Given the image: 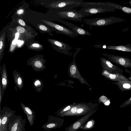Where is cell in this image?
Instances as JSON below:
<instances>
[{"label": "cell", "mask_w": 131, "mask_h": 131, "mask_svg": "<svg viewBox=\"0 0 131 131\" xmlns=\"http://www.w3.org/2000/svg\"><path fill=\"white\" fill-rule=\"evenodd\" d=\"M26 122V119H24L23 121L20 125L16 131H23L25 129V125Z\"/></svg>", "instance_id": "obj_28"}, {"label": "cell", "mask_w": 131, "mask_h": 131, "mask_svg": "<svg viewBox=\"0 0 131 131\" xmlns=\"http://www.w3.org/2000/svg\"><path fill=\"white\" fill-rule=\"evenodd\" d=\"M20 105L24 113L26 115L30 126H33L35 119V113L29 106H26L23 103L21 102Z\"/></svg>", "instance_id": "obj_16"}, {"label": "cell", "mask_w": 131, "mask_h": 131, "mask_svg": "<svg viewBox=\"0 0 131 131\" xmlns=\"http://www.w3.org/2000/svg\"><path fill=\"white\" fill-rule=\"evenodd\" d=\"M23 131H25V129H24Z\"/></svg>", "instance_id": "obj_42"}, {"label": "cell", "mask_w": 131, "mask_h": 131, "mask_svg": "<svg viewBox=\"0 0 131 131\" xmlns=\"http://www.w3.org/2000/svg\"><path fill=\"white\" fill-rule=\"evenodd\" d=\"M111 61L125 68H131V59L130 58L120 56L103 53Z\"/></svg>", "instance_id": "obj_9"}, {"label": "cell", "mask_w": 131, "mask_h": 131, "mask_svg": "<svg viewBox=\"0 0 131 131\" xmlns=\"http://www.w3.org/2000/svg\"><path fill=\"white\" fill-rule=\"evenodd\" d=\"M76 71V67L75 65H72L70 67V71L71 73L73 74H75Z\"/></svg>", "instance_id": "obj_30"}, {"label": "cell", "mask_w": 131, "mask_h": 131, "mask_svg": "<svg viewBox=\"0 0 131 131\" xmlns=\"http://www.w3.org/2000/svg\"><path fill=\"white\" fill-rule=\"evenodd\" d=\"M41 21L52 27L58 33L73 38H77L79 36L75 32L64 26L43 19Z\"/></svg>", "instance_id": "obj_6"}, {"label": "cell", "mask_w": 131, "mask_h": 131, "mask_svg": "<svg viewBox=\"0 0 131 131\" xmlns=\"http://www.w3.org/2000/svg\"><path fill=\"white\" fill-rule=\"evenodd\" d=\"M37 27L40 30L46 31H49L50 30L45 26L41 24H38Z\"/></svg>", "instance_id": "obj_29"}, {"label": "cell", "mask_w": 131, "mask_h": 131, "mask_svg": "<svg viewBox=\"0 0 131 131\" xmlns=\"http://www.w3.org/2000/svg\"><path fill=\"white\" fill-rule=\"evenodd\" d=\"M17 43L18 45H20L22 44L23 43V41L20 40H18Z\"/></svg>", "instance_id": "obj_36"}, {"label": "cell", "mask_w": 131, "mask_h": 131, "mask_svg": "<svg viewBox=\"0 0 131 131\" xmlns=\"http://www.w3.org/2000/svg\"><path fill=\"white\" fill-rule=\"evenodd\" d=\"M58 19V20L59 22L68 27L71 30L78 34L79 35L90 36L92 35L88 31L81 27L75 25L67 21Z\"/></svg>", "instance_id": "obj_13"}, {"label": "cell", "mask_w": 131, "mask_h": 131, "mask_svg": "<svg viewBox=\"0 0 131 131\" xmlns=\"http://www.w3.org/2000/svg\"><path fill=\"white\" fill-rule=\"evenodd\" d=\"M85 2L83 0H59L53 1L49 6L57 10L58 11L63 12L72 10L73 8L84 6Z\"/></svg>", "instance_id": "obj_2"}, {"label": "cell", "mask_w": 131, "mask_h": 131, "mask_svg": "<svg viewBox=\"0 0 131 131\" xmlns=\"http://www.w3.org/2000/svg\"><path fill=\"white\" fill-rule=\"evenodd\" d=\"M24 12V10L22 9H18L17 11V13L18 14H21L23 13Z\"/></svg>", "instance_id": "obj_35"}, {"label": "cell", "mask_w": 131, "mask_h": 131, "mask_svg": "<svg viewBox=\"0 0 131 131\" xmlns=\"http://www.w3.org/2000/svg\"><path fill=\"white\" fill-rule=\"evenodd\" d=\"M1 78L0 84L2 89L3 91L4 94L8 83V80L6 67L5 63H4L1 69Z\"/></svg>", "instance_id": "obj_15"}, {"label": "cell", "mask_w": 131, "mask_h": 131, "mask_svg": "<svg viewBox=\"0 0 131 131\" xmlns=\"http://www.w3.org/2000/svg\"><path fill=\"white\" fill-rule=\"evenodd\" d=\"M46 131H51L50 129H48Z\"/></svg>", "instance_id": "obj_41"}, {"label": "cell", "mask_w": 131, "mask_h": 131, "mask_svg": "<svg viewBox=\"0 0 131 131\" xmlns=\"http://www.w3.org/2000/svg\"><path fill=\"white\" fill-rule=\"evenodd\" d=\"M46 61L42 56L39 55L30 59L27 61V64L31 66L33 70L39 72L43 70L45 68L46 66L45 64Z\"/></svg>", "instance_id": "obj_7"}, {"label": "cell", "mask_w": 131, "mask_h": 131, "mask_svg": "<svg viewBox=\"0 0 131 131\" xmlns=\"http://www.w3.org/2000/svg\"><path fill=\"white\" fill-rule=\"evenodd\" d=\"M4 95L3 93L1 85L0 84V107L1 106V102L3 96Z\"/></svg>", "instance_id": "obj_31"}, {"label": "cell", "mask_w": 131, "mask_h": 131, "mask_svg": "<svg viewBox=\"0 0 131 131\" xmlns=\"http://www.w3.org/2000/svg\"><path fill=\"white\" fill-rule=\"evenodd\" d=\"M47 121V122L41 127L46 130L60 128L63 126L64 120L58 117L49 115Z\"/></svg>", "instance_id": "obj_8"}, {"label": "cell", "mask_w": 131, "mask_h": 131, "mask_svg": "<svg viewBox=\"0 0 131 131\" xmlns=\"http://www.w3.org/2000/svg\"><path fill=\"white\" fill-rule=\"evenodd\" d=\"M89 7H85L78 10V12L85 17L98 13L113 12L115 9L108 4L106 2H89Z\"/></svg>", "instance_id": "obj_1"}, {"label": "cell", "mask_w": 131, "mask_h": 131, "mask_svg": "<svg viewBox=\"0 0 131 131\" xmlns=\"http://www.w3.org/2000/svg\"><path fill=\"white\" fill-rule=\"evenodd\" d=\"M131 104V97L124 102L119 106V108H124Z\"/></svg>", "instance_id": "obj_27"}, {"label": "cell", "mask_w": 131, "mask_h": 131, "mask_svg": "<svg viewBox=\"0 0 131 131\" xmlns=\"http://www.w3.org/2000/svg\"><path fill=\"white\" fill-rule=\"evenodd\" d=\"M34 48H36V49H37V48H39L40 47V45L37 43H34L31 45Z\"/></svg>", "instance_id": "obj_33"}, {"label": "cell", "mask_w": 131, "mask_h": 131, "mask_svg": "<svg viewBox=\"0 0 131 131\" xmlns=\"http://www.w3.org/2000/svg\"><path fill=\"white\" fill-rule=\"evenodd\" d=\"M97 110H92L87 113L83 117L67 127L65 131H77Z\"/></svg>", "instance_id": "obj_10"}, {"label": "cell", "mask_w": 131, "mask_h": 131, "mask_svg": "<svg viewBox=\"0 0 131 131\" xmlns=\"http://www.w3.org/2000/svg\"><path fill=\"white\" fill-rule=\"evenodd\" d=\"M72 107L71 105H69L63 109L60 110L56 113L57 115L59 116L60 115L69 110Z\"/></svg>", "instance_id": "obj_26"}, {"label": "cell", "mask_w": 131, "mask_h": 131, "mask_svg": "<svg viewBox=\"0 0 131 131\" xmlns=\"http://www.w3.org/2000/svg\"><path fill=\"white\" fill-rule=\"evenodd\" d=\"M127 128L129 131H131V125L130 126L127 127Z\"/></svg>", "instance_id": "obj_40"}, {"label": "cell", "mask_w": 131, "mask_h": 131, "mask_svg": "<svg viewBox=\"0 0 131 131\" xmlns=\"http://www.w3.org/2000/svg\"><path fill=\"white\" fill-rule=\"evenodd\" d=\"M0 131H8L7 124L11 117L15 114L16 111L6 106L2 110L0 107Z\"/></svg>", "instance_id": "obj_4"}, {"label": "cell", "mask_w": 131, "mask_h": 131, "mask_svg": "<svg viewBox=\"0 0 131 131\" xmlns=\"http://www.w3.org/2000/svg\"><path fill=\"white\" fill-rule=\"evenodd\" d=\"M102 60L105 68L108 72L112 74H122L123 71L120 68L111 63L109 60L103 58Z\"/></svg>", "instance_id": "obj_14"}, {"label": "cell", "mask_w": 131, "mask_h": 131, "mask_svg": "<svg viewBox=\"0 0 131 131\" xmlns=\"http://www.w3.org/2000/svg\"><path fill=\"white\" fill-rule=\"evenodd\" d=\"M48 40L59 51L67 54L69 51L72 48L71 46L67 43L54 39L48 38Z\"/></svg>", "instance_id": "obj_11"}, {"label": "cell", "mask_w": 131, "mask_h": 131, "mask_svg": "<svg viewBox=\"0 0 131 131\" xmlns=\"http://www.w3.org/2000/svg\"><path fill=\"white\" fill-rule=\"evenodd\" d=\"M84 21L86 24L89 25L91 29L93 26L103 27L115 23L126 21V20L121 18L112 16L106 18H96L92 19L84 18Z\"/></svg>", "instance_id": "obj_3"}, {"label": "cell", "mask_w": 131, "mask_h": 131, "mask_svg": "<svg viewBox=\"0 0 131 131\" xmlns=\"http://www.w3.org/2000/svg\"><path fill=\"white\" fill-rule=\"evenodd\" d=\"M19 35V33L18 32L16 33L15 34V39L17 40L18 39Z\"/></svg>", "instance_id": "obj_37"}, {"label": "cell", "mask_w": 131, "mask_h": 131, "mask_svg": "<svg viewBox=\"0 0 131 131\" xmlns=\"http://www.w3.org/2000/svg\"><path fill=\"white\" fill-rule=\"evenodd\" d=\"M106 3L108 4L113 7L115 9L121 10L125 13L131 14V8L109 2Z\"/></svg>", "instance_id": "obj_21"}, {"label": "cell", "mask_w": 131, "mask_h": 131, "mask_svg": "<svg viewBox=\"0 0 131 131\" xmlns=\"http://www.w3.org/2000/svg\"><path fill=\"white\" fill-rule=\"evenodd\" d=\"M57 14L59 18L75 21H81L85 17L78 10L73 9L69 11L57 12Z\"/></svg>", "instance_id": "obj_5"}, {"label": "cell", "mask_w": 131, "mask_h": 131, "mask_svg": "<svg viewBox=\"0 0 131 131\" xmlns=\"http://www.w3.org/2000/svg\"><path fill=\"white\" fill-rule=\"evenodd\" d=\"M18 22L20 25L23 26H24L26 24L25 23L22 19H19Z\"/></svg>", "instance_id": "obj_34"}, {"label": "cell", "mask_w": 131, "mask_h": 131, "mask_svg": "<svg viewBox=\"0 0 131 131\" xmlns=\"http://www.w3.org/2000/svg\"><path fill=\"white\" fill-rule=\"evenodd\" d=\"M95 123V121L92 119L88 120L81 126L80 128L84 130L91 129L94 126Z\"/></svg>", "instance_id": "obj_24"}, {"label": "cell", "mask_w": 131, "mask_h": 131, "mask_svg": "<svg viewBox=\"0 0 131 131\" xmlns=\"http://www.w3.org/2000/svg\"><path fill=\"white\" fill-rule=\"evenodd\" d=\"M113 83L117 85L122 92L125 91H131V80H121Z\"/></svg>", "instance_id": "obj_18"}, {"label": "cell", "mask_w": 131, "mask_h": 131, "mask_svg": "<svg viewBox=\"0 0 131 131\" xmlns=\"http://www.w3.org/2000/svg\"><path fill=\"white\" fill-rule=\"evenodd\" d=\"M13 75L15 84L18 88L21 90L24 84L22 76L19 72L15 70L13 71Z\"/></svg>", "instance_id": "obj_20"}, {"label": "cell", "mask_w": 131, "mask_h": 131, "mask_svg": "<svg viewBox=\"0 0 131 131\" xmlns=\"http://www.w3.org/2000/svg\"><path fill=\"white\" fill-rule=\"evenodd\" d=\"M17 40L15 39L13 41L12 44L13 45H15L16 43H17Z\"/></svg>", "instance_id": "obj_38"}, {"label": "cell", "mask_w": 131, "mask_h": 131, "mask_svg": "<svg viewBox=\"0 0 131 131\" xmlns=\"http://www.w3.org/2000/svg\"><path fill=\"white\" fill-rule=\"evenodd\" d=\"M104 75L109 79L113 81H118L121 80H127L128 78L122 74H112L108 72L106 70L103 72Z\"/></svg>", "instance_id": "obj_17"}, {"label": "cell", "mask_w": 131, "mask_h": 131, "mask_svg": "<svg viewBox=\"0 0 131 131\" xmlns=\"http://www.w3.org/2000/svg\"><path fill=\"white\" fill-rule=\"evenodd\" d=\"M24 120L21 116L14 115L11 117L7 124L8 131H16Z\"/></svg>", "instance_id": "obj_12"}, {"label": "cell", "mask_w": 131, "mask_h": 131, "mask_svg": "<svg viewBox=\"0 0 131 131\" xmlns=\"http://www.w3.org/2000/svg\"><path fill=\"white\" fill-rule=\"evenodd\" d=\"M16 29L18 32L20 34L23 33L25 32V30L24 28L20 26L18 27Z\"/></svg>", "instance_id": "obj_32"}, {"label": "cell", "mask_w": 131, "mask_h": 131, "mask_svg": "<svg viewBox=\"0 0 131 131\" xmlns=\"http://www.w3.org/2000/svg\"><path fill=\"white\" fill-rule=\"evenodd\" d=\"M105 49L131 52V45L128 43L126 45H108Z\"/></svg>", "instance_id": "obj_19"}, {"label": "cell", "mask_w": 131, "mask_h": 131, "mask_svg": "<svg viewBox=\"0 0 131 131\" xmlns=\"http://www.w3.org/2000/svg\"><path fill=\"white\" fill-rule=\"evenodd\" d=\"M128 72H127L129 74V75L130 76L129 77L128 79L129 80H131V72L129 71L128 70Z\"/></svg>", "instance_id": "obj_39"}, {"label": "cell", "mask_w": 131, "mask_h": 131, "mask_svg": "<svg viewBox=\"0 0 131 131\" xmlns=\"http://www.w3.org/2000/svg\"><path fill=\"white\" fill-rule=\"evenodd\" d=\"M5 43V33L4 32L1 35L0 37V63L3 58Z\"/></svg>", "instance_id": "obj_25"}, {"label": "cell", "mask_w": 131, "mask_h": 131, "mask_svg": "<svg viewBox=\"0 0 131 131\" xmlns=\"http://www.w3.org/2000/svg\"><path fill=\"white\" fill-rule=\"evenodd\" d=\"M34 88L38 93L41 91L43 86V83L42 80L40 79H35L33 82Z\"/></svg>", "instance_id": "obj_23"}, {"label": "cell", "mask_w": 131, "mask_h": 131, "mask_svg": "<svg viewBox=\"0 0 131 131\" xmlns=\"http://www.w3.org/2000/svg\"><path fill=\"white\" fill-rule=\"evenodd\" d=\"M93 107L84 106L80 107L77 110V112L74 116H78L84 115L87 113L92 110Z\"/></svg>", "instance_id": "obj_22"}]
</instances>
